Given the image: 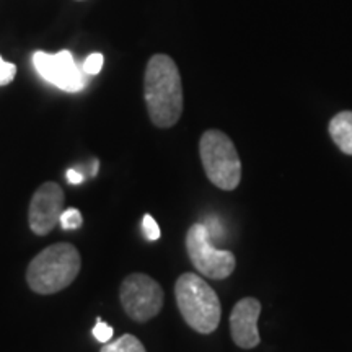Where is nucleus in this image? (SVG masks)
<instances>
[{
    "label": "nucleus",
    "instance_id": "f257e3e1",
    "mask_svg": "<svg viewBox=\"0 0 352 352\" xmlns=\"http://www.w3.org/2000/svg\"><path fill=\"white\" fill-rule=\"evenodd\" d=\"M144 98L151 121L160 129L175 126L183 113V85L178 65L166 54H155L147 63Z\"/></svg>",
    "mask_w": 352,
    "mask_h": 352
},
{
    "label": "nucleus",
    "instance_id": "f03ea898",
    "mask_svg": "<svg viewBox=\"0 0 352 352\" xmlns=\"http://www.w3.org/2000/svg\"><path fill=\"white\" fill-rule=\"evenodd\" d=\"M82 267L78 250L70 243H54L36 254L26 271V283L39 296H51L69 287Z\"/></svg>",
    "mask_w": 352,
    "mask_h": 352
},
{
    "label": "nucleus",
    "instance_id": "7ed1b4c3",
    "mask_svg": "<svg viewBox=\"0 0 352 352\" xmlns=\"http://www.w3.org/2000/svg\"><path fill=\"white\" fill-rule=\"evenodd\" d=\"M176 305L195 331L210 334L217 329L222 307L215 290L195 272H184L175 284Z\"/></svg>",
    "mask_w": 352,
    "mask_h": 352
},
{
    "label": "nucleus",
    "instance_id": "20e7f679",
    "mask_svg": "<svg viewBox=\"0 0 352 352\" xmlns=\"http://www.w3.org/2000/svg\"><path fill=\"white\" fill-rule=\"evenodd\" d=\"M199 155L209 182L223 191H233L241 182V162L235 144L226 132L209 129L199 140Z\"/></svg>",
    "mask_w": 352,
    "mask_h": 352
},
{
    "label": "nucleus",
    "instance_id": "39448f33",
    "mask_svg": "<svg viewBox=\"0 0 352 352\" xmlns=\"http://www.w3.org/2000/svg\"><path fill=\"white\" fill-rule=\"evenodd\" d=\"M186 252L196 270L209 279H226L235 271V256L228 250L215 248L204 223H195L188 230Z\"/></svg>",
    "mask_w": 352,
    "mask_h": 352
},
{
    "label": "nucleus",
    "instance_id": "423d86ee",
    "mask_svg": "<svg viewBox=\"0 0 352 352\" xmlns=\"http://www.w3.org/2000/svg\"><path fill=\"white\" fill-rule=\"evenodd\" d=\"M164 289L151 276L134 272L122 280L120 300L126 315L138 323H145L160 314L164 307Z\"/></svg>",
    "mask_w": 352,
    "mask_h": 352
},
{
    "label": "nucleus",
    "instance_id": "0eeeda50",
    "mask_svg": "<svg viewBox=\"0 0 352 352\" xmlns=\"http://www.w3.org/2000/svg\"><path fill=\"white\" fill-rule=\"evenodd\" d=\"M33 64L44 80L60 90L77 94L87 87V78L82 70L77 67L76 60L69 51H60L57 54L38 51L33 56Z\"/></svg>",
    "mask_w": 352,
    "mask_h": 352
},
{
    "label": "nucleus",
    "instance_id": "6e6552de",
    "mask_svg": "<svg viewBox=\"0 0 352 352\" xmlns=\"http://www.w3.org/2000/svg\"><path fill=\"white\" fill-rule=\"evenodd\" d=\"M64 189L57 183H43L32 197L28 209V223L33 233L47 235L59 223L64 210Z\"/></svg>",
    "mask_w": 352,
    "mask_h": 352
},
{
    "label": "nucleus",
    "instance_id": "1a4fd4ad",
    "mask_svg": "<svg viewBox=\"0 0 352 352\" xmlns=\"http://www.w3.org/2000/svg\"><path fill=\"white\" fill-rule=\"evenodd\" d=\"M259 315H261V303L253 297L241 298L233 307L230 333L233 342L241 349H253L261 341L258 331Z\"/></svg>",
    "mask_w": 352,
    "mask_h": 352
},
{
    "label": "nucleus",
    "instance_id": "9d476101",
    "mask_svg": "<svg viewBox=\"0 0 352 352\" xmlns=\"http://www.w3.org/2000/svg\"><path fill=\"white\" fill-rule=\"evenodd\" d=\"M329 135L346 155H352V111H341L329 121Z\"/></svg>",
    "mask_w": 352,
    "mask_h": 352
},
{
    "label": "nucleus",
    "instance_id": "9b49d317",
    "mask_svg": "<svg viewBox=\"0 0 352 352\" xmlns=\"http://www.w3.org/2000/svg\"><path fill=\"white\" fill-rule=\"evenodd\" d=\"M100 352H147L134 334H122L116 341L107 342Z\"/></svg>",
    "mask_w": 352,
    "mask_h": 352
},
{
    "label": "nucleus",
    "instance_id": "f8f14e48",
    "mask_svg": "<svg viewBox=\"0 0 352 352\" xmlns=\"http://www.w3.org/2000/svg\"><path fill=\"white\" fill-rule=\"evenodd\" d=\"M82 214L78 209H65L63 210V214H60V219H59V223L60 227L64 228V230H77V228L82 227Z\"/></svg>",
    "mask_w": 352,
    "mask_h": 352
},
{
    "label": "nucleus",
    "instance_id": "ddd939ff",
    "mask_svg": "<svg viewBox=\"0 0 352 352\" xmlns=\"http://www.w3.org/2000/svg\"><path fill=\"white\" fill-rule=\"evenodd\" d=\"M104 57L100 52H95V54H90L83 63V72L88 74V76H96L100 74V70L103 69Z\"/></svg>",
    "mask_w": 352,
    "mask_h": 352
},
{
    "label": "nucleus",
    "instance_id": "4468645a",
    "mask_svg": "<svg viewBox=\"0 0 352 352\" xmlns=\"http://www.w3.org/2000/svg\"><path fill=\"white\" fill-rule=\"evenodd\" d=\"M91 333H94L95 340L101 342V344H107V342L111 341V338H113V328L109 327L107 321H103L101 318L96 320V324Z\"/></svg>",
    "mask_w": 352,
    "mask_h": 352
},
{
    "label": "nucleus",
    "instance_id": "2eb2a0df",
    "mask_svg": "<svg viewBox=\"0 0 352 352\" xmlns=\"http://www.w3.org/2000/svg\"><path fill=\"white\" fill-rule=\"evenodd\" d=\"M142 230L145 233V236H147L151 241H155L160 239V227H158L157 220L152 217V215L145 214L144 219H142Z\"/></svg>",
    "mask_w": 352,
    "mask_h": 352
},
{
    "label": "nucleus",
    "instance_id": "dca6fc26",
    "mask_svg": "<svg viewBox=\"0 0 352 352\" xmlns=\"http://www.w3.org/2000/svg\"><path fill=\"white\" fill-rule=\"evenodd\" d=\"M16 76V65L12 63H6L0 56V87L8 85Z\"/></svg>",
    "mask_w": 352,
    "mask_h": 352
},
{
    "label": "nucleus",
    "instance_id": "f3484780",
    "mask_svg": "<svg viewBox=\"0 0 352 352\" xmlns=\"http://www.w3.org/2000/svg\"><path fill=\"white\" fill-rule=\"evenodd\" d=\"M67 182L72 183V184H80L83 182V175L80 173V171L69 170L67 171Z\"/></svg>",
    "mask_w": 352,
    "mask_h": 352
}]
</instances>
